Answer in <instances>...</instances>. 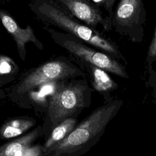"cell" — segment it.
Here are the masks:
<instances>
[{
	"label": "cell",
	"instance_id": "cell-16",
	"mask_svg": "<svg viewBox=\"0 0 156 156\" xmlns=\"http://www.w3.org/2000/svg\"><path fill=\"white\" fill-rule=\"evenodd\" d=\"M91 1L99 7H104V9L108 11L109 13V17L112 18L114 13V11H113V4L116 2L115 0H91Z\"/></svg>",
	"mask_w": 156,
	"mask_h": 156
},
{
	"label": "cell",
	"instance_id": "cell-11",
	"mask_svg": "<svg viewBox=\"0 0 156 156\" xmlns=\"http://www.w3.org/2000/svg\"><path fill=\"white\" fill-rule=\"evenodd\" d=\"M37 123V120L29 116L10 118L0 126V140H13L24 134Z\"/></svg>",
	"mask_w": 156,
	"mask_h": 156
},
{
	"label": "cell",
	"instance_id": "cell-14",
	"mask_svg": "<svg viewBox=\"0 0 156 156\" xmlns=\"http://www.w3.org/2000/svg\"><path fill=\"white\" fill-rule=\"evenodd\" d=\"M19 70L18 65L11 57L0 54V77L15 76Z\"/></svg>",
	"mask_w": 156,
	"mask_h": 156
},
{
	"label": "cell",
	"instance_id": "cell-3",
	"mask_svg": "<svg viewBox=\"0 0 156 156\" xmlns=\"http://www.w3.org/2000/svg\"><path fill=\"white\" fill-rule=\"evenodd\" d=\"M92 88L87 80H60L49 98L47 117L42 125L46 138L52 130L65 119L76 118L91 104Z\"/></svg>",
	"mask_w": 156,
	"mask_h": 156
},
{
	"label": "cell",
	"instance_id": "cell-1",
	"mask_svg": "<svg viewBox=\"0 0 156 156\" xmlns=\"http://www.w3.org/2000/svg\"><path fill=\"white\" fill-rule=\"evenodd\" d=\"M123 102L119 99L106 101L77 124L62 141L51 147L41 156H81L100 140L105 128L118 114Z\"/></svg>",
	"mask_w": 156,
	"mask_h": 156
},
{
	"label": "cell",
	"instance_id": "cell-10",
	"mask_svg": "<svg viewBox=\"0 0 156 156\" xmlns=\"http://www.w3.org/2000/svg\"><path fill=\"white\" fill-rule=\"evenodd\" d=\"M41 135H43L42 126H38L24 135L0 145V156H18L33 146Z\"/></svg>",
	"mask_w": 156,
	"mask_h": 156
},
{
	"label": "cell",
	"instance_id": "cell-2",
	"mask_svg": "<svg viewBox=\"0 0 156 156\" xmlns=\"http://www.w3.org/2000/svg\"><path fill=\"white\" fill-rule=\"evenodd\" d=\"M28 6L35 16L46 26L62 29L87 44L100 49L114 59L127 63L115 42L75 18L55 0H35L30 2Z\"/></svg>",
	"mask_w": 156,
	"mask_h": 156
},
{
	"label": "cell",
	"instance_id": "cell-18",
	"mask_svg": "<svg viewBox=\"0 0 156 156\" xmlns=\"http://www.w3.org/2000/svg\"><path fill=\"white\" fill-rule=\"evenodd\" d=\"M16 79L15 76H1L0 77V95L4 93V87L8 83L13 82Z\"/></svg>",
	"mask_w": 156,
	"mask_h": 156
},
{
	"label": "cell",
	"instance_id": "cell-9",
	"mask_svg": "<svg viewBox=\"0 0 156 156\" xmlns=\"http://www.w3.org/2000/svg\"><path fill=\"white\" fill-rule=\"evenodd\" d=\"M58 81L54 80L38 86L22 96L15 104L21 108H34L36 111L48 112L49 98L53 93Z\"/></svg>",
	"mask_w": 156,
	"mask_h": 156
},
{
	"label": "cell",
	"instance_id": "cell-13",
	"mask_svg": "<svg viewBox=\"0 0 156 156\" xmlns=\"http://www.w3.org/2000/svg\"><path fill=\"white\" fill-rule=\"evenodd\" d=\"M77 121V118H69L55 127L41 145L42 154L65 139L76 127Z\"/></svg>",
	"mask_w": 156,
	"mask_h": 156
},
{
	"label": "cell",
	"instance_id": "cell-6",
	"mask_svg": "<svg viewBox=\"0 0 156 156\" xmlns=\"http://www.w3.org/2000/svg\"><path fill=\"white\" fill-rule=\"evenodd\" d=\"M146 23V10L141 0L119 1L112 18V26L117 33L137 43L143 40Z\"/></svg>",
	"mask_w": 156,
	"mask_h": 156
},
{
	"label": "cell",
	"instance_id": "cell-4",
	"mask_svg": "<svg viewBox=\"0 0 156 156\" xmlns=\"http://www.w3.org/2000/svg\"><path fill=\"white\" fill-rule=\"evenodd\" d=\"M85 77V73L81 68L66 57L61 56L24 73L12 87L8 96L16 103L22 96L43 83Z\"/></svg>",
	"mask_w": 156,
	"mask_h": 156
},
{
	"label": "cell",
	"instance_id": "cell-15",
	"mask_svg": "<svg viewBox=\"0 0 156 156\" xmlns=\"http://www.w3.org/2000/svg\"><path fill=\"white\" fill-rule=\"evenodd\" d=\"M156 61V24L155 30L153 34V36L150 43L148 50L147 52V55L146 58V63L147 66V69L152 67V64Z\"/></svg>",
	"mask_w": 156,
	"mask_h": 156
},
{
	"label": "cell",
	"instance_id": "cell-17",
	"mask_svg": "<svg viewBox=\"0 0 156 156\" xmlns=\"http://www.w3.org/2000/svg\"><path fill=\"white\" fill-rule=\"evenodd\" d=\"M41 145H33L21 152L18 156H41Z\"/></svg>",
	"mask_w": 156,
	"mask_h": 156
},
{
	"label": "cell",
	"instance_id": "cell-19",
	"mask_svg": "<svg viewBox=\"0 0 156 156\" xmlns=\"http://www.w3.org/2000/svg\"><path fill=\"white\" fill-rule=\"evenodd\" d=\"M147 69L149 73V79L148 82L150 84V85L152 87L154 92L156 96V71H155L152 69V67Z\"/></svg>",
	"mask_w": 156,
	"mask_h": 156
},
{
	"label": "cell",
	"instance_id": "cell-8",
	"mask_svg": "<svg viewBox=\"0 0 156 156\" xmlns=\"http://www.w3.org/2000/svg\"><path fill=\"white\" fill-rule=\"evenodd\" d=\"M0 21L6 31L15 41L18 52L21 60L24 62L26 57V44L31 42L39 50H43V44L37 38L30 25L21 28L11 15L4 9H0Z\"/></svg>",
	"mask_w": 156,
	"mask_h": 156
},
{
	"label": "cell",
	"instance_id": "cell-12",
	"mask_svg": "<svg viewBox=\"0 0 156 156\" xmlns=\"http://www.w3.org/2000/svg\"><path fill=\"white\" fill-rule=\"evenodd\" d=\"M76 62L88 73L92 87L96 91L107 94L118 88V84L105 71L86 62Z\"/></svg>",
	"mask_w": 156,
	"mask_h": 156
},
{
	"label": "cell",
	"instance_id": "cell-5",
	"mask_svg": "<svg viewBox=\"0 0 156 156\" xmlns=\"http://www.w3.org/2000/svg\"><path fill=\"white\" fill-rule=\"evenodd\" d=\"M43 28L48 32L53 41L65 49L75 61L86 62L107 73L125 79L129 78L124 66L107 54L93 49L76 37L66 32H60L48 26Z\"/></svg>",
	"mask_w": 156,
	"mask_h": 156
},
{
	"label": "cell",
	"instance_id": "cell-7",
	"mask_svg": "<svg viewBox=\"0 0 156 156\" xmlns=\"http://www.w3.org/2000/svg\"><path fill=\"white\" fill-rule=\"evenodd\" d=\"M73 16L88 27L97 30L101 25L108 31L112 29V18L104 16L99 7L88 0H55Z\"/></svg>",
	"mask_w": 156,
	"mask_h": 156
}]
</instances>
